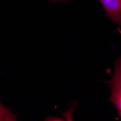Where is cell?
<instances>
[{"instance_id": "obj_1", "label": "cell", "mask_w": 121, "mask_h": 121, "mask_svg": "<svg viewBox=\"0 0 121 121\" xmlns=\"http://www.w3.org/2000/svg\"><path fill=\"white\" fill-rule=\"evenodd\" d=\"M111 88V96L109 100L117 108L121 117V59L116 62L115 73L112 80L109 81Z\"/></svg>"}, {"instance_id": "obj_2", "label": "cell", "mask_w": 121, "mask_h": 121, "mask_svg": "<svg viewBox=\"0 0 121 121\" xmlns=\"http://www.w3.org/2000/svg\"><path fill=\"white\" fill-rule=\"evenodd\" d=\"M105 12L117 24L121 26V0H98Z\"/></svg>"}, {"instance_id": "obj_3", "label": "cell", "mask_w": 121, "mask_h": 121, "mask_svg": "<svg viewBox=\"0 0 121 121\" xmlns=\"http://www.w3.org/2000/svg\"><path fill=\"white\" fill-rule=\"evenodd\" d=\"M17 116L9 109L2 107L0 108V121H15Z\"/></svg>"}, {"instance_id": "obj_4", "label": "cell", "mask_w": 121, "mask_h": 121, "mask_svg": "<svg viewBox=\"0 0 121 121\" xmlns=\"http://www.w3.org/2000/svg\"><path fill=\"white\" fill-rule=\"evenodd\" d=\"M53 2H68L69 0H51Z\"/></svg>"}, {"instance_id": "obj_5", "label": "cell", "mask_w": 121, "mask_h": 121, "mask_svg": "<svg viewBox=\"0 0 121 121\" xmlns=\"http://www.w3.org/2000/svg\"><path fill=\"white\" fill-rule=\"evenodd\" d=\"M4 107L2 104V103L1 102H0V108H1V107Z\"/></svg>"}, {"instance_id": "obj_6", "label": "cell", "mask_w": 121, "mask_h": 121, "mask_svg": "<svg viewBox=\"0 0 121 121\" xmlns=\"http://www.w3.org/2000/svg\"><path fill=\"white\" fill-rule=\"evenodd\" d=\"M120 59H121V57H120Z\"/></svg>"}]
</instances>
